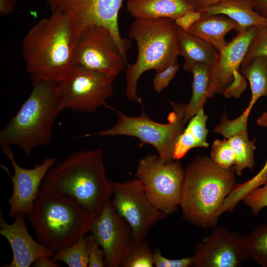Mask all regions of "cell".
Returning <instances> with one entry per match:
<instances>
[{"mask_svg":"<svg viewBox=\"0 0 267 267\" xmlns=\"http://www.w3.org/2000/svg\"><path fill=\"white\" fill-rule=\"evenodd\" d=\"M40 190L73 198L94 220L113 193L102 149H83L70 154L49 170Z\"/></svg>","mask_w":267,"mask_h":267,"instance_id":"1","label":"cell"},{"mask_svg":"<svg viewBox=\"0 0 267 267\" xmlns=\"http://www.w3.org/2000/svg\"><path fill=\"white\" fill-rule=\"evenodd\" d=\"M76 41L71 23L61 12L36 23L22 42V53L26 71L58 84L74 67Z\"/></svg>","mask_w":267,"mask_h":267,"instance_id":"2","label":"cell"},{"mask_svg":"<svg viewBox=\"0 0 267 267\" xmlns=\"http://www.w3.org/2000/svg\"><path fill=\"white\" fill-rule=\"evenodd\" d=\"M234 166L224 169L208 156H196L184 169L179 207L183 219L213 228L223 202L236 183Z\"/></svg>","mask_w":267,"mask_h":267,"instance_id":"3","label":"cell"},{"mask_svg":"<svg viewBox=\"0 0 267 267\" xmlns=\"http://www.w3.org/2000/svg\"><path fill=\"white\" fill-rule=\"evenodd\" d=\"M32 85L30 95L0 132V146H17L26 157L50 143L54 121L64 110L56 84L32 76Z\"/></svg>","mask_w":267,"mask_h":267,"instance_id":"4","label":"cell"},{"mask_svg":"<svg viewBox=\"0 0 267 267\" xmlns=\"http://www.w3.org/2000/svg\"><path fill=\"white\" fill-rule=\"evenodd\" d=\"M26 216L38 241L54 253L85 236L94 220L73 198L41 190Z\"/></svg>","mask_w":267,"mask_h":267,"instance_id":"5","label":"cell"},{"mask_svg":"<svg viewBox=\"0 0 267 267\" xmlns=\"http://www.w3.org/2000/svg\"><path fill=\"white\" fill-rule=\"evenodd\" d=\"M129 37L137 48V56L126 69V95L131 101L142 104L137 93V83L145 72L162 70L178 63L179 48L177 26L169 18L136 19L132 22Z\"/></svg>","mask_w":267,"mask_h":267,"instance_id":"6","label":"cell"},{"mask_svg":"<svg viewBox=\"0 0 267 267\" xmlns=\"http://www.w3.org/2000/svg\"><path fill=\"white\" fill-rule=\"evenodd\" d=\"M172 110L168 117L167 123H160L150 118L142 106L138 117L127 116L117 109L104 106L114 110L117 115V121L112 128L96 133L87 134L83 136H110L126 135L138 138L140 146L148 144L158 152L160 159L164 163L174 160L173 151L176 142L185 127L184 120L186 104L169 100Z\"/></svg>","mask_w":267,"mask_h":267,"instance_id":"7","label":"cell"},{"mask_svg":"<svg viewBox=\"0 0 267 267\" xmlns=\"http://www.w3.org/2000/svg\"><path fill=\"white\" fill-rule=\"evenodd\" d=\"M184 174L179 160L164 163L158 155L148 154L139 160L135 176L150 202L168 216L178 211Z\"/></svg>","mask_w":267,"mask_h":267,"instance_id":"8","label":"cell"},{"mask_svg":"<svg viewBox=\"0 0 267 267\" xmlns=\"http://www.w3.org/2000/svg\"><path fill=\"white\" fill-rule=\"evenodd\" d=\"M123 0H45L51 11H59L70 20L75 41L88 27L96 25L107 28L118 48L127 59L130 41L122 38L118 25V14Z\"/></svg>","mask_w":267,"mask_h":267,"instance_id":"9","label":"cell"},{"mask_svg":"<svg viewBox=\"0 0 267 267\" xmlns=\"http://www.w3.org/2000/svg\"><path fill=\"white\" fill-rule=\"evenodd\" d=\"M116 77L74 67L57 84L63 109L90 113L104 106L113 93Z\"/></svg>","mask_w":267,"mask_h":267,"instance_id":"10","label":"cell"},{"mask_svg":"<svg viewBox=\"0 0 267 267\" xmlns=\"http://www.w3.org/2000/svg\"><path fill=\"white\" fill-rule=\"evenodd\" d=\"M110 182L112 204L131 227L132 244L145 240L150 229L167 216L150 202L138 179Z\"/></svg>","mask_w":267,"mask_h":267,"instance_id":"11","label":"cell"},{"mask_svg":"<svg viewBox=\"0 0 267 267\" xmlns=\"http://www.w3.org/2000/svg\"><path fill=\"white\" fill-rule=\"evenodd\" d=\"M74 67H80L117 77L128 64L117 47L110 31L92 25L87 27L77 40Z\"/></svg>","mask_w":267,"mask_h":267,"instance_id":"12","label":"cell"},{"mask_svg":"<svg viewBox=\"0 0 267 267\" xmlns=\"http://www.w3.org/2000/svg\"><path fill=\"white\" fill-rule=\"evenodd\" d=\"M213 229L195 245L190 267H239L250 259L246 236L225 226Z\"/></svg>","mask_w":267,"mask_h":267,"instance_id":"13","label":"cell"},{"mask_svg":"<svg viewBox=\"0 0 267 267\" xmlns=\"http://www.w3.org/2000/svg\"><path fill=\"white\" fill-rule=\"evenodd\" d=\"M2 153L12 166V176L3 165L0 166L7 173L12 184V193L7 201L9 206L8 216L14 218L19 215H27L31 210L40 191L42 182L49 170L56 162V158L46 157L41 164L31 169L21 167L17 163L11 146H0Z\"/></svg>","mask_w":267,"mask_h":267,"instance_id":"14","label":"cell"},{"mask_svg":"<svg viewBox=\"0 0 267 267\" xmlns=\"http://www.w3.org/2000/svg\"><path fill=\"white\" fill-rule=\"evenodd\" d=\"M89 232L104 252L105 267H121L132 245V229L110 199L93 221Z\"/></svg>","mask_w":267,"mask_h":267,"instance_id":"15","label":"cell"},{"mask_svg":"<svg viewBox=\"0 0 267 267\" xmlns=\"http://www.w3.org/2000/svg\"><path fill=\"white\" fill-rule=\"evenodd\" d=\"M257 27L237 34L224 49L219 52L216 62L211 66L208 98H213L216 94H222L232 82L234 74L239 70Z\"/></svg>","mask_w":267,"mask_h":267,"instance_id":"16","label":"cell"},{"mask_svg":"<svg viewBox=\"0 0 267 267\" xmlns=\"http://www.w3.org/2000/svg\"><path fill=\"white\" fill-rule=\"evenodd\" d=\"M23 215L14 218L9 224L5 222L1 210L0 212V234L9 243L12 259L5 267H29L39 257H52L55 253L35 240L28 231Z\"/></svg>","mask_w":267,"mask_h":267,"instance_id":"17","label":"cell"},{"mask_svg":"<svg viewBox=\"0 0 267 267\" xmlns=\"http://www.w3.org/2000/svg\"><path fill=\"white\" fill-rule=\"evenodd\" d=\"M248 118L242 115L233 120L227 118L225 113L221 118L220 123L214 129V132L226 138L236 157L234 165L236 174L239 176L243 170H252L255 167V143L256 138L250 140L247 131Z\"/></svg>","mask_w":267,"mask_h":267,"instance_id":"18","label":"cell"},{"mask_svg":"<svg viewBox=\"0 0 267 267\" xmlns=\"http://www.w3.org/2000/svg\"><path fill=\"white\" fill-rule=\"evenodd\" d=\"M200 11L203 15L221 14L227 16L237 23L235 29L237 34L253 27L267 26V17L258 13L248 0H222Z\"/></svg>","mask_w":267,"mask_h":267,"instance_id":"19","label":"cell"},{"mask_svg":"<svg viewBox=\"0 0 267 267\" xmlns=\"http://www.w3.org/2000/svg\"><path fill=\"white\" fill-rule=\"evenodd\" d=\"M127 8L136 19L169 18L174 20L194 9L188 0H128Z\"/></svg>","mask_w":267,"mask_h":267,"instance_id":"20","label":"cell"},{"mask_svg":"<svg viewBox=\"0 0 267 267\" xmlns=\"http://www.w3.org/2000/svg\"><path fill=\"white\" fill-rule=\"evenodd\" d=\"M179 55L184 61L183 69L190 72L192 67L200 64L213 65L218 51L211 44L177 26Z\"/></svg>","mask_w":267,"mask_h":267,"instance_id":"21","label":"cell"},{"mask_svg":"<svg viewBox=\"0 0 267 267\" xmlns=\"http://www.w3.org/2000/svg\"><path fill=\"white\" fill-rule=\"evenodd\" d=\"M237 26L235 22L225 15H203L187 32L211 44L220 52L228 43L225 35Z\"/></svg>","mask_w":267,"mask_h":267,"instance_id":"22","label":"cell"},{"mask_svg":"<svg viewBox=\"0 0 267 267\" xmlns=\"http://www.w3.org/2000/svg\"><path fill=\"white\" fill-rule=\"evenodd\" d=\"M208 119V116L205 113L204 109H202L188 121L175 145L174 160L181 159L191 149L209 146L207 140Z\"/></svg>","mask_w":267,"mask_h":267,"instance_id":"23","label":"cell"},{"mask_svg":"<svg viewBox=\"0 0 267 267\" xmlns=\"http://www.w3.org/2000/svg\"><path fill=\"white\" fill-rule=\"evenodd\" d=\"M239 71L250 83L251 99L243 111L249 115L258 99L267 96V57L256 56L242 61Z\"/></svg>","mask_w":267,"mask_h":267,"instance_id":"24","label":"cell"},{"mask_svg":"<svg viewBox=\"0 0 267 267\" xmlns=\"http://www.w3.org/2000/svg\"><path fill=\"white\" fill-rule=\"evenodd\" d=\"M211 65L197 64L191 69L193 76L192 93L189 101L186 103L184 120L186 123L199 110L203 109L208 98Z\"/></svg>","mask_w":267,"mask_h":267,"instance_id":"25","label":"cell"},{"mask_svg":"<svg viewBox=\"0 0 267 267\" xmlns=\"http://www.w3.org/2000/svg\"><path fill=\"white\" fill-rule=\"evenodd\" d=\"M267 180V159L264 166L254 177L245 182L235 184L223 202L220 210V215L224 213L233 212L237 205L243 200L249 192L264 184Z\"/></svg>","mask_w":267,"mask_h":267,"instance_id":"26","label":"cell"},{"mask_svg":"<svg viewBox=\"0 0 267 267\" xmlns=\"http://www.w3.org/2000/svg\"><path fill=\"white\" fill-rule=\"evenodd\" d=\"M246 248L250 259L267 267V223L258 225L246 236Z\"/></svg>","mask_w":267,"mask_h":267,"instance_id":"27","label":"cell"},{"mask_svg":"<svg viewBox=\"0 0 267 267\" xmlns=\"http://www.w3.org/2000/svg\"><path fill=\"white\" fill-rule=\"evenodd\" d=\"M52 259L55 262H62L69 267H87L89 255L86 236L81 237L73 245L56 252Z\"/></svg>","mask_w":267,"mask_h":267,"instance_id":"28","label":"cell"},{"mask_svg":"<svg viewBox=\"0 0 267 267\" xmlns=\"http://www.w3.org/2000/svg\"><path fill=\"white\" fill-rule=\"evenodd\" d=\"M153 253L150 246L145 240L132 244L122 261L121 267H154Z\"/></svg>","mask_w":267,"mask_h":267,"instance_id":"29","label":"cell"},{"mask_svg":"<svg viewBox=\"0 0 267 267\" xmlns=\"http://www.w3.org/2000/svg\"><path fill=\"white\" fill-rule=\"evenodd\" d=\"M210 157L220 167L229 169L234 166L235 153L226 138L216 139L213 142Z\"/></svg>","mask_w":267,"mask_h":267,"instance_id":"30","label":"cell"},{"mask_svg":"<svg viewBox=\"0 0 267 267\" xmlns=\"http://www.w3.org/2000/svg\"><path fill=\"white\" fill-rule=\"evenodd\" d=\"M242 201L250 208L254 216H258L262 209L267 207V180L264 184L249 192Z\"/></svg>","mask_w":267,"mask_h":267,"instance_id":"31","label":"cell"},{"mask_svg":"<svg viewBox=\"0 0 267 267\" xmlns=\"http://www.w3.org/2000/svg\"><path fill=\"white\" fill-rule=\"evenodd\" d=\"M256 56L267 57V26L257 27L256 33L243 61Z\"/></svg>","mask_w":267,"mask_h":267,"instance_id":"32","label":"cell"},{"mask_svg":"<svg viewBox=\"0 0 267 267\" xmlns=\"http://www.w3.org/2000/svg\"><path fill=\"white\" fill-rule=\"evenodd\" d=\"M89 255V267H105L104 252L99 244L89 234L86 236Z\"/></svg>","mask_w":267,"mask_h":267,"instance_id":"33","label":"cell"},{"mask_svg":"<svg viewBox=\"0 0 267 267\" xmlns=\"http://www.w3.org/2000/svg\"><path fill=\"white\" fill-rule=\"evenodd\" d=\"M179 67V65L176 63L172 64L162 70L156 72L153 79V86L154 90L158 92H160L166 88L176 75Z\"/></svg>","mask_w":267,"mask_h":267,"instance_id":"34","label":"cell"},{"mask_svg":"<svg viewBox=\"0 0 267 267\" xmlns=\"http://www.w3.org/2000/svg\"><path fill=\"white\" fill-rule=\"evenodd\" d=\"M153 261L156 267H190L192 256L170 259L163 256L160 249H156L153 253Z\"/></svg>","mask_w":267,"mask_h":267,"instance_id":"35","label":"cell"},{"mask_svg":"<svg viewBox=\"0 0 267 267\" xmlns=\"http://www.w3.org/2000/svg\"><path fill=\"white\" fill-rule=\"evenodd\" d=\"M245 79L239 70L236 71L232 82L222 94L226 98L239 97L247 87Z\"/></svg>","mask_w":267,"mask_h":267,"instance_id":"36","label":"cell"},{"mask_svg":"<svg viewBox=\"0 0 267 267\" xmlns=\"http://www.w3.org/2000/svg\"><path fill=\"white\" fill-rule=\"evenodd\" d=\"M202 16L203 14L201 11L192 9L176 19L174 22L177 26L187 32Z\"/></svg>","mask_w":267,"mask_h":267,"instance_id":"37","label":"cell"},{"mask_svg":"<svg viewBox=\"0 0 267 267\" xmlns=\"http://www.w3.org/2000/svg\"><path fill=\"white\" fill-rule=\"evenodd\" d=\"M222 0H188L193 9L200 11Z\"/></svg>","mask_w":267,"mask_h":267,"instance_id":"38","label":"cell"},{"mask_svg":"<svg viewBox=\"0 0 267 267\" xmlns=\"http://www.w3.org/2000/svg\"><path fill=\"white\" fill-rule=\"evenodd\" d=\"M16 3L15 0H0V15H8L14 9Z\"/></svg>","mask_w":267,"mask_h":267,"instance_id":"39","label":"cell"},{"mask_svg":"<svg viewBox=\"0 0 267 267\" xmlns=\"http://www.w3.org/2000/svg\"><path fill=\"white\" fill-rule=\"evenodd\" d=\"M34 267H60L52 257L42 256L38 258L32 264Z\"/></svg>","mask_w":267,"mask_h":267,"instance_id":"40","label":"cell"},{"mask_svg":"<svg viewBox=\"0 0 267 267\" xmlns=\"http://www.w3.org/2000/svg\"><path fill=\"white\" fill-rule=\"evenodd\" d=\"M254 9L261 15L267 17V0H248Z\"/></svg>","mask_w":267,"mask_h":267,"instance_id":"41","label":"cell"},{"mask_svg":"<svg viewBox=\"0 0 267 267\" xmlns=\"http://www.w3.org/2000/svg\"><path fill=\"white\" fill-rule=\"evenodd\" d=\"M256 122L259 126L267 128V110L257 118Z\"/></svg>","mask_w":267,"mask_h":267,"instance_id":"42","label":"cell"},{"mask_svg":"<svg viewBox=\"0 0 267 267\" xmlns=\"http://www.w3.org/2000/svg\"></svg>","mask_w":267,"mask_h":267,"instance_id":"43","label":"cell"}]
</instances>
